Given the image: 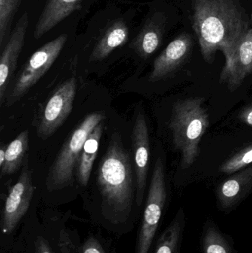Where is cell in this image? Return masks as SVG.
Wrapping results in <instances>:
<instances>
[{"mask_svg": "<svg viewBox=\"0 0 252 253\" xmlns=\"http://www.w3.org/2000/svg\"><path fill=\"white\" fill-rule=\"evenodd\" d=\"M205 99L195 98L174 102L169 128L175 148L181 153L182 167L193 165L200 155V142L210 126V117L203 107Z\"/></svg>", "mask_w": 252, "mask_h": 253, "instance_id": "cell-5", "label": "cell"}, {"mask_svg": "<svg viewBox=\"0 0 252 253\" xmlns=\"http://www.w3.org/2000/svg\"><path fill=\"white\" fill-rule=\"evenodd\" d=\"M30 27V16L25 10L19 16L10 37L1 51L0 58V106L6 100L5 95L10 77L17 65Z\"/></svg>", "mask_w": 252, "mask_h": 253, "instance_id": "cell-14", "label": "cell"}, {"mask_svg": "<svg viewBox=\"0 0 252 253\" xmlns=\"http://www.w3.org/2000/svg\"><path fill=\"white\" fill-rule=\"evenodd\" d=\"M104 121L99 123L92 131L84 144L76 168V177L78 183L86 187L90 181L93 164L99 151V144L103 132Z\"/></svg>", "mask_w": 252, "mask_h": 253, "instance_id": "cell-19", "label": "cell"}, {"mask_svg": "<svg viewBox=\"0 0 252 253\" xmlns=\"http://www.w3.org/2000/svg\"><path fill=\"white\" fill-rule=\"evenodd\" d=\"M76 88V80L71 77L64 82L49 99L37 127L40 138L44 139L51 136L65 123L72 111Z\"/></svg>", "mask_w": 252, "mask_h": 253, "instance_id": "cell-10", "label": "cell"}, {"mask_svg": "<svg viewBox=\"0 0 252 253\" xmlns=\"http://www.w3.org/2000/svg\"><path fill=\"white\" fill-rule=\"evenodd\" d=\"M135 168H136V203L141 208L144 198L149 170L150 145L149 129L144 114L139 111L133 125L132 133Z\"/></svg>", "mask_w": 252, "mask_h": 253, "instance_id": "cell-13", "label": "cell"}, {"mask_svg": "<svg viewBox=\"0 0 252 253\" xmlns=\"http://www.w3.org/2000/svg\"><path fill=\"white\" fill-rule=\"evenodd\" d=\"M83 19L80 14L73 15L48 33L50 40L31 55L18 74L13 90L7 98V105L10 106L20 99L50 70L67 47L75 41L78 26Z\"/></svg>", "mask_w": 252, "mask_h": 253, "instance_id": "cell-4", "label": "cell"}, {"mask_svg": "<svg viewBox=\"0 0 252 253\" xmlns=\"http://www.w3.org/2000/svg\"><path fill=\"white\" fill-rule=\"evenodd\" d=\"M28 162L26 158L17 181L10 188L1 211L0 229L1 236L6 240L16 233L32 202L35 187Z\"/></svg>", "mask_w": 252, "mask_h": 253, "instance_id": "cell-9", "label": "cell"}, {"mask_svg": "<svg viewBox=\"0 0 252 253\" xmlns=\"http://www.w3.org/2000/svg\"><path fill=\"white\" fill-rule=\"evenodd\" d=\"M148 10L136 25L127 50L143 62L161 48L170 26V16L162 4L146 3Z\"/></svg>", "mask_w": 252, "mask_h": 253, "instance_id": "cell-8", "label": "cell"}, {"mask_svg": "<svg viewBox=\"0 0 252 253\" xmlns=\"http://www.w3.org/2000/svg\"><path fill=\"white\" fill-rule=\"evenodd\" d=\"M97 186L100 204L94 222L117 236L133 231L139 218L133 169L119 134L112 135L99 163Z\"/></svg>", "mask_w": 252, "mask_h": 253, "instance_id": "cell-1", "label": "cell"}, {"mask_svg": "<svg viewBox=\"0 0 252 253\" xmlns=\"http://www.w3.org/2000/svg\"><path fill=\"white\" fill-rule=\"evenodd\" d=\"M23 0H0V49L7 43Z\"/></svg>", "mask_w": 252, "mask_h": 253, "instance_id": "cell-23", "label": "cell"}, {"mask_svg": "<svg viewBox=\"0 0 252 253\" xmlns=\"http://www.w3.org/2000/svg\"><path fill=\"white\" fill-rule=\"evenodd\" d=\"M99 0H45L32 31L33 39L39 41L68 18L80 14L83 19Z\"/></svg>", "mask_w": 252, "mask_h": 253, "instance_id": "cell-11", "label": "cell"}, {"mask_svg": "<svg viewBox=\"0 0 252 253\" xmlns=\"http://www.w3.org/2000/svg\"><path fill=\"white\" fill-rule=\"evenodd\" d=\"M193 28L207 63L217 50L226 62L249 30V22L233 0H194Z\"/></svg>", "mask_w": 252, "mask_h": 253, "instance_id": "cell-2", "label": "cell"}, {"mask_svg": "<svg viewBox=\"0 0 252 253\" xmlns=\"http://www.w3.org/2000/svg\"><path fill=\"white\" fill-rule=\"evenodd\" d=\"M239 119L242 123L252 126V107L243 110L240 114Z\"/></svg>", "mask_w": 252, "mask_h": 253, "instance_id": "cell-25", "label": "cell"}, {"mask_svg": "<svg viewBox=\"0 0 252 253\" xmlns=\"http://www.w3.org/2000/svg\"><path fill=\"white\" fill-rule=\"evenodd\" d=\"M251 17H252V16H251Z\"/></svg>", "mask_w": 252, "mask_h": 253, "instance_id": "cell-27", "label": "cell"}, {"mask_svg": "<svg viewBox=\"0 0 252 253\" xmlns=\"http://www.w3.org/2000/svg\"><path fill=\"white\" fill-rule=\"evenodd\" d=\"M185 227L186 217L183 211L180 209L158 238L153 253H180Z\"/></svg>", "mask_w": 252, "mask_h": 253, "instance_id": "cell-20", "label": "cell"}, {"mask_svg": "<svg viewBox=\"0 0 252 253\" xmlns=\"http://www.w3.org/2000/svg\"><path fill=\"white\" fill-rule=\"evenodd\" d=\"M252 163V144L240 150L230 159L224 162L219 168L222 173L226 175L235 173L247 168Z\"/></svg>", "mask_w": 252, "mask_h": 253, "instance_id": "cell-24", "label": "cell"}, {"mask_svg": "<svg viewBox=\"0 0 252 253\" xmlns=\"http://www.w3.org/2000/svg\"><path fill=\"white\" fill-rule=\"evenodd\" d=\"M139 3L109 2L98 10L77 35L76 42L88 53L89 64L100 63L122 49H128L136 27Z\"/></svg>", "mask_w": 252, "mask_h": 253, "instance_id": "cell-3", "label": "cell"}, {"mask_svg": "<svg viewBox=\"0 0 252 253\" xmlns=\"http://www.w3.org/2000/svg\"><path fill=\"white\" fill-rule=\"evenodd\" d=\"M105 119L104 113H92L75 126L49 169L46 179V187L49 191L62 190L72 185L85 141L92 131Z\"/></svg>", "mask_w": 252, "mask_h": 253, "instance_id": "cell-6", "label": "cell"}, {"mask_svg": "<svg viewBox=\"0 0 252 253\" xmlns=\"http://www.w3.org/2000/svg\"><path fill=\"white\" fill-rule=\"evenodd\" d=\"M252 73V28H249L238 43L233 55L226 62L221 74L220 84H227L231 92L235 91Z\"/></svg>", "mask_w": 252, "mask_h": 253, "instance_id": "cell-16", "label": "cell"}, {"mask_svg": "<svg viewBox=\"0 0 252 253\" xmlns=\"http://www.w3.org/2000/svg\"><path fill=\"white\" fill-rule=\"evenodd\" d=\"M23 224L17 240L19 243L16 245L20 248L19 253H56V244L54 248V239L48 227L41 224L36 217L23 221Z\"/></svg>", "mask_w": 252, "mask_h": 253, "instance_id": "cell-17", "label": "cell"}, {"mask_svg": "<svg viewBox=\"0 0 252 253\" xmlns=\"http://www.w3.org/2000/svg\"><path fill=\"white\" fill-rule=\"evenodd\" d=\"M167 197L164 164L161 158L158 157L141 217L134 253H151L162 219Z\"/></svg>", "mask_w": 252, "mask_h": 253, "instance_id": "cell-7", "label": "cell"}, {"mask_svg": "<svg viewBox=\"0 0 252 253\" xmlns=\"http://www.w3.org/2000/svg\"><path fill=\"white\" fill-rule=\"evenodd\" d=\"M29 132L22 131L14 140L11 141L6 149L5 162L1 169V177L14 173L23 162L28 150Z\"/></svg>", "mask_w": 252, "mask_h": 253, "instance_id": "cell-21", "label": "cell"}, {"mask_svg": "<svg viewBox=\"0 0 252 253\" xmlns=\"http://www.w3.org/2000/svg\"><path fill=\"white\" fill-rule=\"evenodd\" d=\"M252 189V166L227 178L219 186L217 197L220 206L224 211L238 205Z\"/></svg>", "mask_w": 252, "mask_h": 253, "instance_id": "cell-18", "label": "cell"}, {"mask_svg": "<svg viewBox=\"0 0 252 253\" xmlns=\"http://www.w3.org/2000/svg\"><path fill=\"white\" fill-rule=\"evenodd\" d=\"M49 224L47 227L60 253H116L112 241L100 233L90 232L81 241L78 232L71 231L63 223L56 221L55 227L51 222Z\"/></svg>", "mask_w": 252, "mask_h": 253, "instance_id": "cell-12", "label": "cell"}, {"mask_svg": "<svg viewBox=\"0 0 252 253\" xmlns=\"http://www.w3.org/2000/svg\"><path fill=\"white\" fill-rule=\"evenodd\" d=\"M6 146H2L0 149V169L4 167L5 162Z\"/></svg>", "mask_w": 252, "mask_h": 253, "instance_id": "cell-26", "label": "cell"}, {"mask_svg": "<svg viewBox=\"0 0 252 253\" xmlns=\"http://www.w3.org/2000/svg\"><path fill=\"white\" fill-rule=\"evenodd\" d=\"M202 253H234L226 236L213 221H207L202 236Z\"/></svg>", "mask_w": 252, "mask_h": 253, "instance_id": "cell-22", "label": "cell"}, {"mask_svg": "<svg viewBox=\"0 0 252 253\" xmlns=\"http://www.w3.org/2000/svg\"><path fill=\"white\" fill-rule=\"evenodd\" d=\"M193 45V39L186 33L179 34L172 40L155 58L149 74V81L155 83L173 75L189 57Z\"/></svg>", "mask_w": 252, "mask_h": 253, "instance_id": "cell-15", "label": "cell"}]
</instances>
